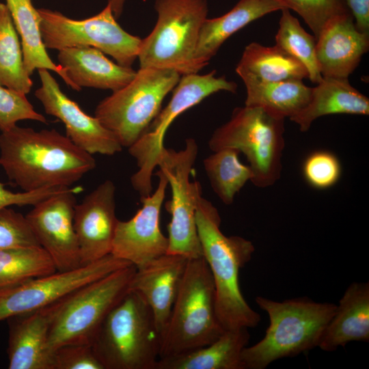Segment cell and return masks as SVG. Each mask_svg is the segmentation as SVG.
<instances>
[{
	"mask_svg": "<svg viewBox=\"0 0 369 369\" xmlns=\"http://www.w3.org/2000/svg\"><path fill=\"white\" fill-rule=\"evenodd\" d=\"M96 165L92 154L55 129L15 125L0 135V165L23 191L71 187Z\"/></svg>",
	"mask_w": 369,
	"mask_h": 369,
	"instance_id": "1",
	"label": "cell"
},
{
	"mask_svg": "<svg viewBox=\"0 0 369 369\" xmlns=\"http://www.w3.org/2000/svg\"><path fill=\"white\" fill-rule=\"evenodd\" d=\"M195 221L205 259L214 282L218 319L225 330L254 328L260 315L247 303L239 286L240 270L255 251L251 241L239 236H226L220 229L217 208L202 195H196Z\"/></svg>",
	"mask_w": 369,
	"mask_h": 369,
	"instance_id": "2",
	"label": "cell"
},
{
	"mask_svg": "<svg viewBox=\"0 0 369 369\" xmlns=\"http://www.w3.org/2000/svg\"><path fill=\"white\" fill-rule=\"evenodd\" d=\"M256 303L269 315V325L261 340L243 348L244 369H264L277 359L318 346L336 308L305 297L276 301L258 296Z\"/></svg>",
	"mask_w": 369,
	"mask_h": 369,
	"instance_id": "3",
	"label": "cell"
},
{
	"mask_svg": "<svg viewBox=\"0 0 369 369\" xmlns=\"http://www.w3.org/2000/svg\"><path fill=\"white\" fill-rule=\"evenodd\" d=\"M224 331L217 315L214 282L205 259L188 260L161 339L159 359L206 346Z\"/></svg>",
	"mask_w": 369,
	"mask_h": 369,
	"instance_id": "4",
	"label": "cell"
},
{
	"mask_svg": "<svg viewBox=\"0 0 369 369\" xmlns=\"http://www.w3.org/2000/svg\"><path fill=\"white\" fill-rule=\"evenodd\" d=\"M92 346L105 369H154L161 336L143 297L129 290L107 314Z\"/></svg>",
	"mask_w": 369,
	"mask_h": 369,
	"instance_id": "5",
	"label": "cell"
},
{
	"mask_svg": "<svg viewBox=\"0 0 369 369\" xmlns=\"http://www.w3.org/2000/svg\"><path fill=\"white\" fill-rule=\"evenodd\" d=\"M134 265L117 269L70 292L44 309L53 353L67 344L92 345L103 320L129 290Z\"/></svg>",
	"mask_w": 369,
	"mask_h": 369,
	"instance_id": "6",
	"label": "cell"
},
{
	"mask_svg": "<svg viewBox=\"0 0 369 369\" xmlns=\"http://www.w3.org/2000/svg\"><path fill=\"white\" fill-rule=\"evenodd\" d=\"M284 120L261 107H236L229 121L213 132L209 148L214 152L230 148L242 152L252 172V183L270 187L279 179L282 169Z\"/></svg>",
	"mask_w": 369,
	"mask_h": 369,
	"instance_id": "7",
	"label": "cell"
},
{
	"mask_svg": "<svg viewBox=\"0 0 369 369\" xmlns=\"http://www.w3.org/2000/svg\"><path fill=\"white\" fill-rule=\"evenodd\" d=\"M157 20L150 33L141 39L139 68L170 69L180 75L197 73L194 55L207 0H155Z\"/></svg>",
	"mask_w": 369,
	"mask_h": 369,
	"instance_id": "8",
	"label": "cell"
},
{
	"mask_svg": "<svg viewBox=\"0 0 369 369\" xmlns=\"http://www.w3.org/2000/svg\"><path fill=\"white\" fill-rule=\"evenodd\" d=\"M180 76L174 70L139 68L127 85L99 102L94 116L129 148L148 130Z\"/></svg>",
	"mask_w": 369,
	"mask_h": 369,
	"instance_id": "9",
	"label": "cell"
},
{
	"mask_svg": "<svg viewBox=\"0 0 369 369\" xmlns=\"http://www.w3.org/2000/svg\"><path fill=\"white\" fill-rule=\"evenodd\" d=\"M40 29L46 49L62 50L91 46L111 56L117 64L131 67L141 39L128 33L116 21L110 5L97 14L82 20L72 19L58 11L38 9Z\"/></svg>",
	"mask_w": 369,
	"mask_h": 369,
	"instance_id": "10",
	"label": "cell"
},
{
	"mask_svg": "<svg viewBox=\"0 0 369 369\" xmlns=\"http://www.w3.org/2000/svg\"><path fill=\"white\" fill-rule=\"evenodd\" d=\"M197 153L196 141L188 138L179 151L165 148L158 163L172 192L171 199L165 204L171 215L167 254L188 260L203 257L195 221L196 195L202 187L196 180L190 181Z\"/></svg>",
	"mask_w": 369,
	"mask_h": 369,
	"instance_id": "11",
	"label": "cell"
},
{
	"mask_svg": "<svg viewBox=\"0 0 369 369\" xmlns=\"http://www.w3.org/2000/svg\"><path fill=\"white\" fill-rule=\"evenodd\" d=\"M133 265L111 254L66 271H55L0 289V321L44 308L77 288L110 273Z\"/></svg>",
	"mask_w": 369,
	"mask_h": 369,
	"instance_id": "12",
	"label": "cell"
},
{
	"mask_svg": "<svg viewBox=\"0 0 369 369\" xmlns=\"http://www.w3.org/2000/svg\"><path fill=\"white\" fill-rule=\"evenodd\" d=\"M79 188H66L33 205L25 215L40 245L53 260L57 271L81 266L73 217Z\"/></svg>",
	"mask_w": 369,
	"mask_h": 369,
	"instance_id": "13",
	"label": "cell"
},
{
	"mask_svg": "<svg viewBox=\"0 0 369 369\" xmlns=\"http://www.w3.org/2000/svg\"><path fill=\"white\" fill-rule=\"evenodd\" d=\"M236 89V83L228 81L225 76L216 77V70L206 74L181 75L172 90L168 104L161 109L148 130L133 145L135 156L145 164L155 165L165 148L166 132L177 117L214 93H235Z\"/></svg>",
	"mask_w": 369,
	"mask_h": 369,
	"instance_id": "14",
	"label": "cell"
},
{
	"mask_svg": "<svg viewBox=\"0 0 369 369\" xmlns=\"http://www.w3.org/2000/svg\"><path fill=\"white\" fill-rule=\"evenodd\" d=\"M159 183L152 193L141 197L142 206L128 221L118 220L111 254L139 268L167 252L168 238L160 229V213L167 180L159 169Z\"/></svg>",
	"mask_w": 369,
	"mask_h": 369,
	"instance_id": "15",
	"label": "cell"
},
{
	"mask_svg": "<svg viewBox=\"0 0 369 369\" xmlns=\"http://www.w3.org/2000/svg\"><path fill=\"white\" fill-rule=\"evenodd\" d=\"M41 86L34 94L46 114L56 117L66 127V136L79 148L91 154L113 155L122 146L109 129L94 116L84 112L60 89L46 69H39Z\"/></svg>",
	"mask_w": 369,
	"mask_h": 369,
	"instance_id": "16",
	"label": "cell"
},
{
	"mask_svg": "<svg viewBox=\"0 0 369 369\" xmlns=\"http://www.w3.org/2000/svg\"><path fill=\"white\" fill-rule=\"evenodd\" d=\"M118 221L115 186L106 180L74 207L73 223L81 266L111 253Z\"/></svg>",
	"mask_w": 369,
	"mask_h": 369,
	"instance_id": "17",
	"label": "cell"
},
{
	"mask_svg": "<svg viewBox=\"0 0 369 369\" xmlns=\"http://www.w3.org/2000/svg\"><path fill=\"white\" fill-rule=\"evenodd\" d=\"M188 259L165 254L136 268L129 290L140 295L149 305L161 337L167 327Z\"/></svg>",
	"mask_w": 369,
	"mask_h": 369,
	"instance_id": "18",
	"label": "cell"
},
{
	"mask_svg": "<svg viewBox=\"0 0 369 369\" xmlns=\"http://www.w3.org/2000/svg\"><path fill=\"white\" fill-rule=\"evenodd\" d=\"M369 49V35L359 31L351 13L340 15L316 39V55L322 77L348 78Z\"/></svg>",
	"mask_w": 369,
	"mask_h": 369,
	"instance_id": "19",
	"label": "cell"
},
{
	"mask_svg": "<svg viewBox=\"0 0 369 369\" xmlns=\"http://www.w3.org/2000/svg\"><path fill=\"white\" fill-rule=\"evenodd\" d=\"M57 59L76 91L87 87L114 92L127 85L137 72L131 67L113 62L91 46L63 49L59 51Z\"/></svg>",
	"mask_w": 369,
	"mask_h": 369,
	"instance_id": "20",
	"label": "cell"
},
{
	"mask_svg": "<svg viewBox=\"0 0 369 369\" xmlns=\"http://www.w3.org/2000/svg\"><path fill=\"white\" fill-rule=\"evenodd\" d=\"M7 320L8 368L53 369V353L49 346V322L44 309Z\"/></svg>",
	"mask_w": 369,
	"mask_h": 369,
	"instance_id": "21",
	"label": "cell"
},
{
	"mask_svg": "<svg viewBox=\"0 0 369 369\" xmlns=\"http://www.w3.org/2000/svg\"><path fill=\"white\" fill-rule=\"evenodd\" d=\"M284 8H288L280 0H240L226 14L206 18L201 27L195 51V72L205 67L234 33L252 21Z\"/></svg>",
	"mask_w": 369,
	"mask_h": 369,
	"instance_id": "22",
	"label": "cell"
},
{
	"mask_svg": "<svg viewBox=\"0 0 369 369\" xmlns=\"http://www.w3.org/2000/svg\"><path fill=\"white\" fill-rule=\"evenodd\" d=\"M369 341V283L353 282L346 289L327 325L318 347L334 351L350 342Z\"/></svg>",
	"mask_w": 369,
	"mask_h": 369,
	"instance_id": "23",
	"label": "cell"
},
{
	"mask_svg": "<svg viewBox=\"0 0 369 369\" xmlns=\"http://www.w3.org/2000/svg\"><path fill=\"white\" fill-rule=\"evenodd\" d=\"M331 114H369V99L353 87L348 78L323 77L314 87L308 105L290 118L301 132H306L317 118Z\"/></svg>",
	"mask_w": 369,
	"mask_h": 369,
	"instance_id": "24",
	"label": "cell"
},
{
	"mask_svg": "<svg viewBox=\"0 0 369 369\" xmlns=\"http://www.w3.org/2000/svg\"><path fill=\"white\" fill-rule=\"evenodd\" d=\"M249 338L248 328L227 329L206 346L159 359L154 369H244L241 353Z\"/></svg>",
	"mask_w": 369,
	"mask_h": 369,
	"instance_id": "25",
	"label": "cell"
},
{
	"mask_svg": "<svg viewBox=\"0 0 369 369\" xmlns=\"http://www.w3.org/2000/svg\"><path fill=\"white\" fill-rule=\"evenodd\" d=\"M5 4L20 37L23 64L27 74L31 76L39 69L53 71L74 90L65 70L54 63L46 52L40 29V17L32 0H5Z\"/></svg>",
	"mask_w": 369,
	"mask_h": 369,
	"instance_id": "26",
	"label": "cell"
},
{
	"mask_svg": "<svg viewBox=\"0 0 369 369\" xmlns=\"http://www.w3.org/2000/svg\"><path fill=\"white\" fill-rule=\"evenodd\" d=\"M236 72L242 80L276 82L308 78L305 67L281 48L255 42L245 46Z\"/></svg>",
	"mask_w": 369,
	"mask_h": 369,
	"instance_id": "27",
	"label": "cell"
},
{
	"mask_svg": "<svg viewBox=\"0 0 369 369\" xmlns=\"http://www.w3.org/2000/svg\"><path fill=\"white\" fill-rule=\"evenodd\" d=\"M246 87L245 105L258 107L281 117L289 118L309 102L312 87L302 80L263 81L243 79Z\"/></svg>",
	"mask_w": 369,
	"mask_h": 369,
	"instance_id": "28",
	"label": "cell"
},
{
	"mask_svg": "<svg viewBox=\"0 0 369 369\" xmlns=\"http://www.w3.org/2000/svg\"><path fill=\"white\" fill-rule=\"evenodd\" d=\"M0 85L27 94L33 82L23 64L21 43L5 3L0 1Z\"/></svg>",
	"mask_w": 369,
	"mask_h": 369,
	"instance_id": "29",
	"label": "cell"
},
{
	"mask_svg": "<svg viewBox=\"0 0 369 369\" xmlns=\"http://www.w3.org/2000/svg\"><path fill=\"white\" fill-rule=\"evenodd\" d=\"M240 152L234 148H223L204 159L206 176L214 192L223 203H233L236 194L253 178L249 165L238 159Z\"/></svg>",
	"mask_w": 369,
	"mask_h": 369,
	"instance_id": "30",
	"label": "cell"
},
{
	"mask_svg": "<svg viewBox=\"0 0 369 369\" xmlns=\"http://www.w3.org/2000/svg\"><path fill=\"white\" fill-rule=\"evenodd\" d=\"M57 271L40 245L0 249V289Z\"/></svg>",
	"mask_w": 369,
	"mask_h": 369,
	"instance_id": "31",
	"label": "cell"
},
{
	"mask_svg": "<svg viewBox=\"0 0 369 369\" xmlns=\"http://www.w3.org/2000/svg\"><path fill=\"white\" fill-rule=\"evenodd\" d=\"M289 10H281L279 28L275 35V45L299 60L307 69L308 79L317 84L323 77L318 69L316 55V39L302 27Z\"/></svg>",
	"mask_w": 369,
	"mask_h": 369,
	"instance_id": "32",
	"label": "cell"
},
{
	"mask_svg": "<svg viewBox=\"0 0 369 369\" xmlns=\"http://www.w3.org/2000/svg\"><path fill=\"white\" fill-rule=\"evenodd\" d=\"M299 14L316 39L336 17L351 13L344 0H280Z\"/></svg>",
	"mask_w": 369,
	"mask_h": 369,
	"instance_id": "33",
	"label": "cell"
},
{
	"mask_svg": "<svg viewBox=\"0 0 369 369\" xmlns=\"http://www.w3.org/2000/svg\"><path fill=\"white\" fill-rule=\"evenodd\" d=\"M31 120L46 123V118L37 112L26 95L0 85V130L10 129L18 121Z\"/></svg>",
	"mask_w": 369,
	"mask_h": 369,
	"instance_id": "34",
	"label": "cell"
},
{
	"mask_svg": "<svg viewBox=\"0 0 369 369\" xmlns=\"http://www.w3.org/2000/svg\"><path fill=\"white\" fill-rule=\"evenodd\" d=\"M38 245L25 216L8 208L0 213V249Z\"/></svg>",
	"mask_w": 369,
	"mask_h": 369,
	"instance_id": "35",
	"label": "cell"
},
{
	"mask_svg": "<svg viewBox=\"0 0 369 369\" xmlns=\"http://www.w3.org/2000/svg\"><path fill=\"white\" fill-rule=\"evenodd\" d=\"M303 175L307 182L316 189H327L335 184L341 174L338 158L327 151L311 154L303 164Z\"/></svg>",
	"mask_w": 369,
	"mask_h": 369,
	"instance_id": "36",
	"label": "cell"
},
{
	"mask_svg": "<svg viewBox=\"0 0 369 369\" xmlns=\"http://www.w3.org/2000/svg\"><path fill=\"white\" fill-rule=\"evenodd\" d=\"M53 369H105L92 345H64L53 352Z\"/></svg>",
	"mask_w": 369,
	"mask_h": 369,
	"instance_id": "37",
	"label": "cell"
},
{
	"mask_svg": "<svg viewBox=\"0 0 369 369\" xmlns=\"http://www.w3.org/2000/svg\"><path fill=\"white\" fill-rule=\"evenodd\" d=\"M69 187H48L32 191L14 193L5 188L0 182V213L12 205L33 206L41 200Z\"/></svg>",
	"mask_w": 369,
	"mask_h": 369,
	"instance_id": "38",
	"label": "cell"
},
{
	"mask_svg": "<svg viewBox=\"0 0 369 369\" xmlns=\"http://www.w3.org/2000/svg\"><path fill=\"white\" fill-rule=\"evenodd\" d=\"M357 29L369 35V0H344Z\"/></svg>",
	"mask_w": 369,
	"mask_h": 369,
	"instance_id": "39",
	"label": "cell"
},
{
	"mask_svg": "<svg viewBox=\"0 0 369 369\" xmlns=\"http://www.w3.org/2000/svg\"><path fill=\"white\" fill-rule=\"evenodd\" d=\"M125 1L126 0H108V4L116 19L122 14Z\"/></svg>",
	"mask_w": 369,
	"mask_h": 369,
	"instance_id": "40",
	"label": "cell"
}]
</instances>
